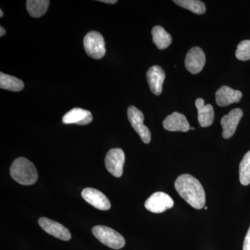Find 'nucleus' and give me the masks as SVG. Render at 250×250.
Masks as SVG:
<instances>
[{
	"label": "nucleus",
	"instance_id": "obj_22",
	"mask_svg": "<svg viewBox=\"0 0 250 250\" xmlns=\"http://www.w3.org/2000/svg\"><path fill=\"white\" fill-rule=\"evenodd\" d=\"M236 57L240 61L250 60V40L241 41L236 51Z\"/></svg>",
	"mask_w": 250,
	"mask_h": 250
},
{
	"label": "nucleus",
	"instance_id": "obj_6",
	"mask_svg": "<svg viewBox=\"0 0 250 250\" xmlns=\"http://www.w3.org/2000/svg\"><path fill=\"white\" fill-rule=\"evenodd\" d=\"M174 201L172 197L164 192H156L146 200L145 207L149 211L161 213L172 208Z\"/></svg>",
	"mask_w": 250,
	"mask_h": 250
},
{
	"label": "nucleus",
	"instance_id": "obj_2",
	"mask_svg": "<svg viewBox=\"0 0 250 250\" xmlns=\"http://www.w3.org/2000/svg\"><path fill=\"white\" fill-rule=\"evenodd\" d=\"M11 177L21 185L30 186L38 179V172L33 163L24 157L18 158L10 168Z\"/></svg>",
	"mask_w": 250,
	"mask_h": 250
},
{
	"label": "nucleus",
	"instance_id": "obj_3",
	"mask_svg": "<svg viewBox=\"0 0 250 250\" xmlns=\"http://www.w3.org/2000/svg\"><path fill=\"white\" fill-rule=\"evenodd\" d=\"M92 231L94 236L99 241L111 249L120 250L125 246L124 237L113 229L103 225H98L94 227Z\"/></svg>",
	"mask_w": 250,
	"mask_h": 250
},
{
	"label": "nucleus",
	"instance_id": "obj_26",
	"mask_svg": "<svg viewBox=\"0 0 250 250\" xmlns=\"http://www.w3.org/2000/svg\"><path fill=\"white\" fill-rule=\"evenodd\" d=\"M4 16V13H3L2 10H0V17L2 18Z\"/></svg>",
	"mask_w": 250,
	"mask_h": 250
},
{
	"label": "nucleus",
	"instance_id": "obj_27",
	"mask_svg": "<svg viewBox=\"0 0 250 250\" xmlns=\"http://www.w3.org/2000/svg\"><path fill=\"white\" fill-rule=\"evenodd\" d=\"M190 129H191V130H195V128L194 127H190Z\"/></svg>",
	"mask_w": 250,
	"mask_h": 250
},
{
	"label": "nucleus",
	"instance_id": "obj_19",
	"mask_svg": "<svg viewBox=\"0 0 250 250\" xmlns=\"http://www.w3.org/2000/svg\"><path fill=\"white\" fill-rule=\"evenodd\" d=\"M49 4V0H28L27 9L33 18H40L47 12Z\"/></svg>",
	"mask_w": 250,
	"mask_h": 250
},
{
	"label": "nucleus",
	"instance_id": "obj_16",
	"mask_svg": "<svg viewBox=\"0 0 250 250\" xmlns=\"http://www.w3.org/2000/svg\"><path fill=\"white\" fill-rule=\"evenodd\" d=\"M195 106L198 111L199 123L202 127H207L213 124L214 120V110L210 104L205 105V100L202 98L197 99Z\"/></svg>",
	"mask_w": 250,
	"mask_h": 250
},
{
	"label": "nucleus",
	"instance_id": "obj_21",
	"mask_svg": "<svg viewBox=\"0 0 250 250\" xmlns=\"http://www.w3.org/2000/svg\"><path fill=\"white\" fill-rule=\"evenodd\" d=\"M239 179L244 186L250 184V151L247 152L239 166Z\"/></svg>",
	"mask_w": 250,
	"mask_h": 250
},
{
	"label": "nucleus",
	"instance_id": "obj_20",
	"mask_svg": "<svg viewBox=\"0 0 250 250\" xmlns=\"http://www.w3.org/2000/svg\"><path fill=\"white\" fill-rule=\"evenodd\" d=\"M174 2L195 14H203L206 12L205 3L199 0H174Z\"/></svg>",
	"mask_w": 250,
	"mask_h": 250
},
{
	"label": "nucleus",
	"instance_id": "obj_8",
	"mask_svg": "<svg viewBox=\"0 0 250 250\" xmlns=\"http://www.w3.org/2000/svg\"><path fill=\"white\" fill-rule=\"evenodd\" d=\"M39 224L45 232L55 238L65 241L71 239V233L70 231L62 224L47 218L39 219Z\"/></svg>",
	"mask_w": 250,
	"mask_h": 250
},
{
	"label": "nucleus",
	"instance_id": "obj_24",
	"mask_svg": "<svg viewBox=\"0 0 250 250\" xmlns=\"http://www.w3.org/2000/svg\"><path fill=\"white\" fill-rule=\"evenodd\" d=\"M101 1V2L103 3H106V4H116V3H117V1H116V0H101V1Z\"/></svg>",
	"mask_w": 250,
	"mask_h": 250
},
{
	"label": "nucleus",
	"instance_id": "obj_17",
	"mask_svg": "<svg viewBox=\"0 0 250 250\" xmlns=\"http://www.w3.org/2000/svg\"><path fill=\"white\" fill-rule=\"evenodd\" d=\"M152 40L159 49L167 48L172 43V36L161 26H156L152 30Z\"/></svg>",
	"mask_w": 250,
	"mask_h": 250
},
{
	"label": "nucleus",
	"instance_id": "obj_4",
	"mask_svg": "<svg viewBox=\"0 0 250 250\" xmlns=\"http://www.w3.org/2000/svg\"><path fill=\"white\" fill-rule=\"evenodd\" d=\"M83 46L86 54L94 59H100L106 54L104 39L98 31H92L85 35Z\"/></svg>",
	"mask_w": 250,
	"mask_h": 250
},
{
	"label": "nucleus",
	"instance_id": "obj_28",
	"mask_svg": "<svg viewBox=\"0 0 250 250\" xmlns=\"http://www.w3.org/2000/svg\"><path fill=\"white\" fill-rule=\"evenodd\" d=\"M207 208H207V207H205V210H207Z\"/></svg>",
	"mask_w": 250,
	"mask_h": 250
},
{
	"label": "nucleus",
	"instance_id": "obj_25",
	"mask_svg": "<svg viewBox=\"0 0 250 250\" xmlns=\"http://www.w3.org/2000/svg\"><path fill=\"white\" fill-rule=\"evenodd\" d=\"M5 34H6V30H5L4 28L2 26H1L0 27V36L1 37V36H4Z\"/></svg>",
	"mask_w": 250,
	"mask_h": 250
},
{
	"label": "nucleus",
	"instance_id": "obj_13",
	"mask_svg": "<svg viewBox=\"0 0 250 250\" xmlns=\"http://www.w3.org/2000/svg\"><path fill=\"white\" fill-rule=\"evenodd\" d=\"M243 94L240 90H233L228 85H223L215 93V101L220 106H228L233 103H239Z\"/></svg>",
	"mask_w": 250,
	"mask_h": 250
},
{
	"label": "nucleus",
	"instance_id": "obj_23",
	"mask_svg": "<svg viewBox=\"0 0 250 250\" xmlns=\"http://www.w3.org/2000/svg\"><path fill=\"white\" fill-rule=\"evenodd\" d=\"M243 250H250V228L247 233L244 243H243Z\"/></svg>",
	"mask_w": 250,
	"mask_h": 250
},
{
	"label": "nucleus",
	"instance_id": "obj_5",
	"mask_svg": "<svg viewBox=\"0 0 250 250\" xmlns=\"http://www.w3.org/2000/svg\"><path fill=\"white\" fill-rule=\"evenodd\" d=\"M128 119L130 124L134 128L136 132L139 135L143 142L148 144L151 141V132L147 126L143 124L144 115L134 106H129L127 110Z\"/></svg>",
	"mask_w": 250,
	"mask_h": 250
},
{
	"label": "nucleus",
	"instance_id": "obj_7",
	"mask_svg": "<svg viewBox=\"0 0 250 250\" xmlns=\"http://www.w3.org/2000/svg\"><path fill=\"white\" fill-rule=\"evenodd\" d=\"M125 155L123 149L115 148L108 151L105 158V165L108 172L116 177H121L123 174Z\"/></svg>",
	"mask_w": 250,
	"mask_h": 250
},
{
	"label": "nucleus",
	"instance_id": "obj_18",
	"mask_svg": "<svg viewBox=\"0 0 250 250\" xmlns=\"http://www.w3.org/2000/svg\"><path fill=\"white\" fill-rule=\"evenodd\" d=\"M24 86L22 81L17 77L6 75L3 72L0 73V88L1 89L18 92L22 90Z\"/></svg>",
	"mask_w": 250,
	"mask_h": 250
},
{
	"label": "nucleus",
	"instance_id": "obj_15",
	"mask_svg": "<svg viewBox=\"0 0 250 250\" xmlns=\"http://www.w3.org/2000/svg\"><path fill=\"white\" fill-rule=\"evenodd\" d=\"M64 124L85 125L93 121V116L89 111L81 108H74L62 117Z\"/></svg>",
	"mask_w": 250,
	"mask_h": 250
},
{
	"label": "nucleus",
	"instance_id": "obj_12",
	"mask_svg": "<svg viewBox=\"0 0 250 250\" xmlns=\"http://www.w3.org/2000/svg\"><path fill=\"white\" fill-rule=\"evenodd\" d=\"M165 79V71L159 65H154L148 70L147 83L153 94L156 95H161L163 90V83Z\"/></svg>",
	"mask_w": 250,
	"mask_h": 250
},
{
	"label": "nucleus",
	"instance_id": "obj_9",
	"mask_svg": "<svg viewBox=\"0 0 250 250\" xmlns=\"http://www.w3.org/2000/svg\"><path fill=\"white\" fill-rule=\"evenodd\" d=\"M206 57L205 52L200 47H194L188 51L185 59V66L193 75L202 71L205 67Z\"/></svg>",
	"mask_w": 250,
	"mask_h": 250
},
{
	"label": "nucleus",
	"instance_id": "obj_10",
	"mask_svg": "<svg viewBox=\"0 0 250 250\" xmlns=\"http://www.w3.org/2000/svg\"><path fill=\"white\" fill-rule=\"evenodd\" d=\"M82 196L85 201L99 210H107L111 208V203L107 197L97 189L86 188L82 190Z\"/></svg>",
	"mask_w": 250,
	"mask_h": 250
},
{
	"label": "nucleus",
	"instance_id": "obj_1",
	"mask_svg": "<svg viewBox=\"0 0 250 250\" xmlns=\"http://www.w3.org/2000/svg\"><path fill=\"white\" fill-rule=\"evenodd\" d=\"M174 187L182 198L193 208L202 209L206 203L205 192L198 179L188 174L179 176Z\"/></svg>",
	"mask_w": 250,
	"mask_h": 250
},
{
	"label": "nucleus",
	"instance_id": "obj_11",
	"mask_svg": "<svg viewBox=\"0 0 250 250\" xmlns=\"http://www.w3.org/2000/svg\"><path fill=\"white\" fill-rule=\"evenodd\" d=\"M243 116V112L241 108H233L226 116H223L220 121L223 127V137L228 139L232 137L236 131L238 123Z\"/></svg>",
	"mask_w": 250,
	"mask_h": 250
},
{
	"label": "nucleus",
	"instance_id": "obj_14",
	"mask_svg": "<svg viewBox=\"0 0 250 250\" xmlns=\"http://www.w3.org/2000/svg\"><path fill=\"white\" fill-rule=\"evenodd\" d=\"M164 129L170 131L187 132L190 129V124L184 115L178 112H174L166 117L163 122Z\"/></svg>",
	"mask_w": 250,
	"mask_h": 250
}]
</instances>
